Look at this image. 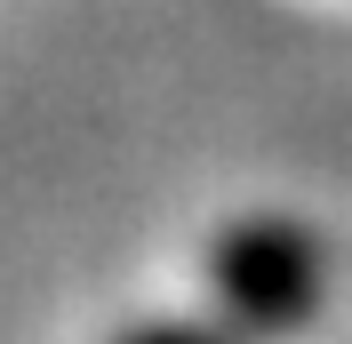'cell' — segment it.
Here are the masks:
<instances>
[{"label":"cell","instance_id":"obj_1","mask_svg":"<svg viewBox=\"0 0 352 344\" xmlns=\"http://www.w3.org/2000/svg\"><path fill=\"white\" fill-rule=\"evenodd\" d=\"M200 280H208V312H224L241 336L288 344L320 321L336 288V248L296 208H248L217 224V240L200 248Z\"/></svg>","mask_w":352,"mask_h":344},{"label":"cell","instance_id":"obj_2","mask_svg":"<svg viewBox=\"0 0 352 344\" xmlns=\"http://www.w3.org/2000/svg\"><path fill=\"white\" fill-rule=\"evenodd\" d=\"M112 344H256V336H241L224 312H153V321H129Z\"/></svg>","mask_w":352,"mask_h":344}]
</instances>
